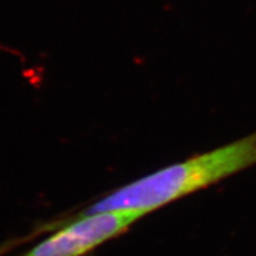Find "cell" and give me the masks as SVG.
<instances>
[{
	"instance_id": "cell-1",
	"label": "cell",
	"mask_w": 256,
	"mask_h": 256,
	"mask_svg": "<svg viewBox=\"0 0 256 256\" xmlns=\"http://www.w3.org/2000/svg\"><path fill=\"white\" fill-rule=\"evenodd\" d=\"M256 165V132L194 154L114 190L80 215L130 212L142 218Z\"/></svg>"
},
{
	"instance_id": "cell-2",
	"label": "cell",
	"mask_w": 256,
	"mask_h": 256,
	"mask_svg": "<svg viewBox=\"0 0 256 256\" xmlns=\"http://www.w3.org/2000/svg\"><path fill=\"white\" fill-rule=\"evenodd\" d=\"M140 218L130 212L78 215L22 256H84L124 234Z\"/></svg>"
}]
</instances>
